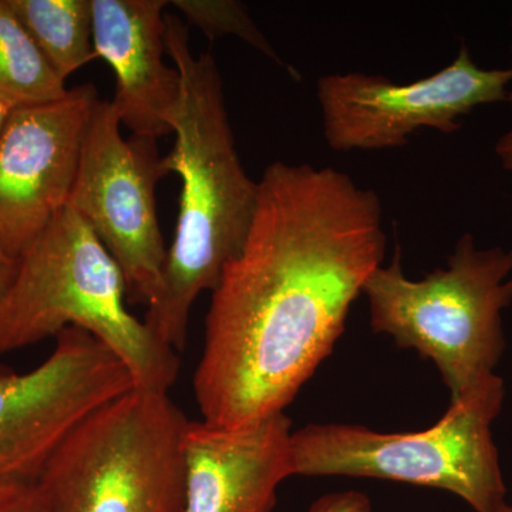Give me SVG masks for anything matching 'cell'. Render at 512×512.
Masks as SVG:
<instances>
[{"label": "cell", "instance_id": "8", "mask_svg": "<svg viewBox=\"0 0 512 512\" xmlns=\"http://www.w3.org/2000/svg\"><path fill=\"white\" fill-rule=\"evenodd\" d=\"M134 387L123 360L74 326L56 336L52 355L36 369L0 370V484L36 483L87 417Z\"/></svg>", "mask_w": 512, "mask_h": 512}, {"label": "cell", "instance_id": "3", "mask_svg": "<svg viewBox=\"0 0 512 512\" xmlns=\"http://www.w3.org/2000/svg\"><path fill=\"white\" fill-rule=\"evenodd\" d=\"M119 264L87 222L66 205L19 261L0 305V355L74 326L123 360L140 389L168 392L180 372L177 350L126 308Z\"/></svg>", "mask_w": 512, "mask_h": 512}, {"label": "cell", "instance_id": "5", "mask_svg": "<svg viewBox=\"0 0 512 512\" xmlns=\"http://www.w3.org/2000/svg\"><path fill=\"white\" fill-rule=\"evenodd\" d=\"M504 399V380L494 373L451 402L426 430L379 433L309 424L292 433V476L399 481L448 491L476 512H498L507 504V488L491 427Z\"/></svg>", "mask_w": 512, "mask_h": 512}, {"label": "cell", "instance_id": "12", "mask_svg": "<svg viewBox=\"0 0 512 512\" xmlns=\"http://www.w3.org/2000/svg\"><path fill=\"white\" fill-rule=\"evenodd\" d=\"M97 57L116 74L110 101L131 136L174 133L183 83L177 67L164 62L167 0H92Z\"/></svg>", "mask_w": 512, "mask_h": 512}, {"label": "cell", "instance_id": "15", "mask_svg": "<svg viewBox=\"0 0 512 512\" xmlns=\"http://www.w3.org/2000/svg\"><path fill=\"white\" fill-rule=\"evenodd\" d=\"M170 5L180 9L188 23L197 26L211 40L227 35L238 36L262 55L274 60L278 66L288 70L295 79L301 77L293 67L284 63V60L279 57L241 2H234V0H173Z\"/></svg>", "mask_w": 512, "mask_h": 512}, {"label": "cell", "instance_id": "22", "mask_svg": "<svg viewBox=\"0 0 512 512\" xmlns=\"http://www.w3.org/2000/svg\"><path fill=\"white\" fill-rule=\"evenodd\" d=\"M498 512H512V507L511 505L505 504L504 507L501 508V510Z\"/></svg>", "mask_w": 512, "mask_h": 512}, {"label": "cell", "instance_id": "7", "mask_svg": "<svg viewBox=\"0 0 512 512\" xmlns=\"http://www.w3.org/2000/svg\"><path fill=\"white\" fill-rule=\"evenodd\" d=\"M110 101H99L84 138L67 205L119 264L130 302L150 306L163 282L168 249L157 217L156 187L168 175L157 140L121 134Z\"/></svg>", "mask_w": 512, "mask_h": 512}, {"label": "cell", "instance_id": "14", "mask_svg": "<svg viewBox=\"0 0 512 512\" xmlns=\"http://www.w3.org/2000/svg\"><path fill=\"white\" fill-rule=\"evenodd\" d=\"M67 92L66 82L40 52L9 0H0V99L22 109L53 103Z\"/></svg>", "mask_w": 512, "mask_h": 512}, {"label": "cell", "instance_id": "1", "mask_svg": "<svg viewBox=\"0 0 512 512\" xmlns=\"http://www.w3.org/2000/svg\"><path fill=\"white\" fill-rule=\"evenodd\" d=\"M386 245L375 190L333 167L269 164L247 241L212 291L194 376L202 421L237 429L284 413Z\"/></svg>", "mask_w": 512, "mask_h": 512}, {"label": "cell", "instance_id": "6", "mask_svg": "<svg viewBox=\"0 0 512 512\" xmlns=\"http://www.w3.org/2000/svg\"><path fill=\"white\" fill-rule=\"evenodd\" d=\"M187 426L168 392L134 387L87 417L36 484L52 512H184Z\"/></svg>", "mask_w": 512, "mask_h": 512}, {"label": "cell", "instance_id": "17", "mask_svg": "<svg viewBox=\"0 0 512 512\" xmlns=\"http://www.w3.org/2000/svg\"><path fill=\"white\" fill-rule=\"evenodd\" d=\"M308 512H372V504L366 494L342 491L318 498Z\"/></svg>", "mask_w": 512, "mask_h": 512}, {"label": "cell", "instance_id": "2", "mask_svg": "<svg viewBox=\"0 0 512 512\" xmlns=\"http://www.w3.org/2000/svg\"><path fill=\"white\" fill-rule=\"evenodd\" d=\"M165 46L181 74L183 94L175 146L163 164L168 174L180 175L181 195L161 289L144 322L165 345L181 350L198 296L214 291L247 241L258 183L235 147L215 57L192 55L188 26L177 16H165Z\"/></svg>", "mask_w": 512, "mask_h": 512}, {"label": "cell", "instance_id": "18", "mask_svg": "<svg viewBox=\"0 0 512 512\" xmlns=\"http://www.w3.org/2000/svg\"><path fill=\"white\" fill-rule=\"evenodd\" d=\"M19 261L10 258L0 249V305L5 301L6 296L12 289L13 282L18 276Z\"/></svg>", "mask_w": 512, "mask_h": 512}, {"label": "cell", "instance_id": "13", "mask_svg": "<svg viewBox=\"0 0 512 512\" xmlns=\"http://www.w3.org/2000/svg\"><path fill=\"white\" fill-rule=\"evenodd\" d=\"M9 5L64 82L97 59L92 0H9Z\"/></svg>", "mask_w": 512, "mask_h": 512}, {"label": "cell", "instance_id": "10", "mask_svg": "<svg viewBox=\"0 0 512 512\" xmlns=\"http://www.w3.org/2000/svg\"><path fill=\"white\" fill-rule=\"evenodd\" d=\"M99 101L86 83L10 114L0 133V249L10 258L20 261L69 202Z\"/></svg>", "mask_w": 512, "mask_h": 512}, {"label": "cell", "instance_id": "16", "mask_svg": "<svg viewBox=\"0 0 512 512\" xmlns=\"http://www.w3.org/2000/svg\"><path fill=\"white\" fill-rule=\"evenodd\" d=\"M0 512H52L36 483L18 485L0 498Z\"/></svg>", "mask_w": 512, "mask_h": 512}, {"label": "cell", "instance_id": "4", "mask_svg": "<svg viewBox=\"0 0 512 512\" xmlns=\"http://www.w3.org/2000/svg\"><path fill=\"white\" fill-rule=\"evenodd\" d=\"M370 326L413 349L439 369L451 402L494 375L505 350L503 311L512 303V249L477 248L470 232L461 235L437 268L414 281L403 271L396 244L389 265L363 285Z\"/></svg>", "mask_w": 512, "mask_h": 512}, {"label": "cell", "instance_id": "21", "mask_svg": "<svg viewBox=\"0 0 512 512\" xmlns=\"http://www.w3.org/2000/svg\"><path fill=\"white\" fill-rule=\"evenodd\" d=\"M15 487H18V485H15ZM13 487H8V485L0 484V498L3 497L6 493H8L9 490H12Z\"/></svg>", "mask_w": 512, "mask_h": 512}, {"label": "cell", "instance_id": "11", "mask_svg": "<svg viewBox=\"0 0 512 512\" xmlns=\"http://www.w3.org/2000/svg\"><path fill=\"white\" fill-rule=\"evenodd\" d=\"M291 420L274 414L237 429L188 421L184 512H272L292 476Z\"/></svg>", "mask_w": 512, "mask_h": 512}, {"label": "cell", "instance_id": "19", "mask_svg": "<svg viewBox=\"0 0 512 512\" xmlns=\"http://www.w3.org/2000/svg\"><path fill=\"white\" fill-rule=\"evenodd\" d=\"M508 103H511L512 106V92L508 93ZM494 151L495 156L500 160L501 167L512 174V128L500 137V140L495 144Z\"/></svg>", "mask_w": 512, "mask_h": 512}, {"label": "cell", "instance_id": "20", "mask_svg": "<svg viewBox=\"0 0 512 512\" xmlns=\"http://www.w3.org/2000/svg\"><path fill=\"white\" fill-rule=\"evenodd\" d=\"M13 110H15V107L10 106L8 101L0 99V133H2L6 123H8V119Z\"/></svg>", "mask_w": 512, "mask_h": 512}, {"label": "cell", "instance_id": "9", "mask_svg": "<svg viewBox=\"0 0 512 512\" xmlns=\"http://www.w3.org/2000/svg\"><path fill=\"white\" fill-rule=\"evenodd\" d=\"M511 82L512 69H483L466 45L447 67L413 83L382 74H326L318 79L323 136L332 150L349 153L406 146L421 128L457 133L477 107L508 101Z\"/></svg>", "mask_w": 512, "mask_h": 512}]
</instances>
